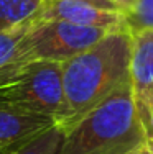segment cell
I'll return each instance as SVG.
<instances>
[{
	"mask_svg": "<svg viewBox=\"0 0 153 154\" xmlns=\"http://www.w3.org/2000/svg\"><path fill=\"white\" fill-rule=\"evenodd\" d=\"M115 2L119 3L120 10H122V13H123V12H127V10H129V7L132 5V2H133V0H115Z\"/></svg>",
	"mask_w": 153,
	"mask_h": 154,
	"instance_id": "5bb4252c",
	"label": "cell"
},
{
	"mask_svg": "<svg viewBox=\"0 0 153 154\" xmlns=\"http://www.w3.org/2000/svg\"><path fill=\"white\" fill-rule=\"evenodd\" d=\"M54 125L56 122L49 116L0 98V146L17 148Z\"/></svg>",
	"mask_w": 153,
	"mask_h": 154,
	"instance_id": "8992f818",
	"label": "cell"
},
{
	"mask_svg": "<svg viewBox=\"0 0 153 154\" xmlns=\"http://www.w3.org/2000/svg\"><path fill=\"white\" fill-rule=\"evenodd\" d=\"M140 154H148V151H147V149H145V144L142 146V149H140Z\"/></svg>",
	"mask_w": 153,
	"mask_h": 154,
	"instance_id": "ac0fdd59",
	"label": "cell"
},
{
	"mask_svg": "<svg viewBox=\"0 0 153 154\" xmlns=\"http://www.w3.org/2000/svg\"><path fill=\"white\" fill-rule=\"evenodd\" d=\"M132 33L115 30L72 59L63 62L64 113L58 126L68 133L130 80Z\"/></svg>",
	"mask_w": 153,
	"mask_h": 154,
	"instance_id": "6da1fadb",
	"label": "cell"
},
{
	"mask_svg": "<svg viewBox=\"0 0 153 154\" xmlns=\"http://www.w3.org/2000/svg\"><path fill=\"white\" fill-rule=\"evenodd\" d=\"M145 149L148 151V154H153V139H147L145 141Z\"/></svg>",
	"mask_w": 153,
	"mask_h": 154,
	"instance_id": "9a60e30c",
	"label": "cell"
},
{
	"mask_svg": "<svg viewBox=\"0 0 153 154\" xmlns=\"http://www.w3.org/2000/svg\"><path fill=\"white\" fill-rule=\"evenodd\" d=\"M130 84L135 103L153 100V30L132 33Z\"/></svg>",
	"mask_w": 153,
	"mask_h": 154,
	"instance_id": "52a82bcc",
	"label": "cell"
},
{
	"mask_svg": "<svg viewBox=\"0 0 153 154\" xmlns=\"http://www.w3.org/2000/svg\"><path fill=\"white\" fill-rule=\"evenodd\" d=\"M110 31L58 20H33L25 28L21 45L28 62L49 61L63 64L89 49Z\"/></svg>",
	"mask_w": 153,
	"mask_h": 154,
	"instance_id": "277c9868",
	"label": "cell"
},
{
	"mask_svg": "<svg viewBox=\"0 0 153 154\" xmlns=\"http://www.w3.org/2000/svg\"><path fill=\"white\" fill-rule=\"evenodd\" d=\"M64 139V131L58 125L48 128L33 139L13 148L8 154H58Z\"/></svg>",
	"mask_w": 153,
	"mask_h": 154,
	"instance_id": "30bf717a",
	"label": "cell"
},
{
	"mask_svg": "<svg viewBox=\"0 0 153 154\" xmlns=\"http://www.w3.org/2000/svg\"><path fill=\"white\" fill-rule=\"evenodd\" d=\"M25 26L0 33V89L18 75V72L28 64L23 51V33Z\"/></svg>",
	"mask_w": 153,
	"mask_h": 154,
	"instance_id": "ba28073f",
	"label": "cell"
},
{
	"mask_svg": "<svg viewBox=\"0 0 153 154\" xmlns=\"http://www.w3.org/2000/svg\"><path fill=\"white\" fill-rule=\"evenodd\" d=\"M123 18L130 33L153 30V0H133Z\"/></svg>",
	"mask_w": 153,
	"mask_h": 154,
	"instance_id": "8fae6325",
	"label": "cell"
},
{
	"mask_svg": "<svg viewBox=\"0 0 153 154\" xmlns=\"http://www.w3.org/2000/svg\"><path fill=\"white\" fill-rule=\"evenodd\" d=\"M145 141L129 80L64 133L58 154H129Z\"/></svg>",
	"mask_w": 153,
	"mask_h": 154,
	"instance_id": "7a4b0ae2",
	"label": "cell"
},
{
	"mask_svg": "<svg viewBox=\"0 0 153 154\" xmlns=\"http://www.w3.org/2000/svg\"><path fill=\"white\" fill-rule=\"evenodd\" d=\"M0 98L49 116L58 125L66 107L63 64L49 61L28 62L12 82L0 89Z\"/></svg>",
	"mask_w": 153,
	"mask_h": 154,
	"instance_id": "3957f363",
	"label": "cell"
},
{
	"mask_svg": "<svg viewBox=\"0 0 153 154\" xmlns=\"http://www.w3.org/2000/svg\"><path fill=\"white\" fill-rule=\"evenodd\" d=\"M79 2H86L91 5H96L99 8H105V10H114V12H122L119 7V3L115 0H79Z\"/></svg>",
	"mask_w": 153,
	"mask_h": 154,
	"instance_id": "4fadbf2b",
	"label": "cell"
},
{
	"mask_svg": "<svg viewBox=\"0 0 153 154\" xmlns=\"http://www.w3.org/2000/svg\"><path fill=\"white\" fill-rule=\"evenodd\" d=\"M45 0H0V33L31 23Z\"/></svg>",
	"mask_w": 153,
	"mask_h": 154,
	"instance_id": "9c48e42d",
	"label": "cell"
},
{
	"mask_svg": "<svg viewBox=\"0 0 153 154\" xmlns=\"http://www.w3.org/2000/svg\"><path fill=\"white\" fill-rule=\"evenodd\" d=\"M140 149H142V146H140V148H137V149H133V151L129 152V154H140Z\"/></svg>",
	"mask_w": 153,
	"mask_h": 154,
	"instance_id": "e0dca14e",
	"label": "cell"
},
{
	"mask_svg": "<svg viewBox=\"0 0 153 154\" xmlns=\"http://www.w3.org/2000/svg\"><path fill=\"white\" fill-rule=\"evenodd\" d=\"M13 148H7V146H0V154H8Z\"/></svg>",
	"mask_w": 153,
	"mask_h": 154,
	"instance_id": "2e32d148",
	"label": "cell"
},
{
	"mask_svg": "<svg viewBox=\"0 0 153 154\" xmlns=\"http://www.w3.org/2000/svg\"><path fill=\"white\" fill-rule=\"evenodd\" d=\"M137 115L140 118L142 128L147 139H153V100L145 103H135Z\"/></svg>",
	"mask_w": 153,
	"mask_h": 154,
	"instance_id": "7c38bea8",
	"label": "cell"
},
{
	"mask_svg": "<svg viewBox=\"0 0 153 154\" xmlns=\"http://www.w3.org/2000/svg\"><path fill=\"white\" fill-rule=\"evenodd\" d=\"M35 20H58L79 26L104 28L112 31L127 28L122 12L99 8L79 0H45Z\"/></svg>",
	"mask_w": 153,
	"mask_h": 154,
	"instance_id": "5b68a950",
	"label": "cell"
}]
</instances>
